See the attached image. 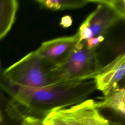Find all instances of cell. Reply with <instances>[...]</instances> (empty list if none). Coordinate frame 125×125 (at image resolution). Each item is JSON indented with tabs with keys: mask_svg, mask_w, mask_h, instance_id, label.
<instances>
[{
	"mask_svg": "<svg viewBox=\"0 0 125 125\" xmlns=\"http://www.w3.org/2000/svg\"><path fill=\"white\" fill-rule=\"evenodd\" d=\"M0 68V88L11 98L7 105L16 113L21 108L43 113L67 107L87 99L97 89L94 79L54 83L40 88L15 85L7 81Z\"/></svg>",
	"mask_w": 125,
	"mask_h": 125,
	"instance_id": "cell-1",
	"label": "cell"
},
{
	"mask_svg": "<svg viewBox=\"0 0 125 125\" xmlns=\"http://www.w3.org/2000/svg\"><path fill=\"white\" fill-rule=\"evenodd\" d=\"M96 49L88 47L84 41L78 43L63 62L51 68L50 85L94 79L102 67Z\"/></svg>",
	"mask_w": 125,
	"mask_h": 125,
	"instance_id": "cell-2",
	"label": "cell"
},
{
	"mask_svg": "<svg viewBox=\"0 0 125 125\" xmlns=\"http://www.w3.org/2000/svg\"><path fill=\"white\" fill-rule=\"evenodd\" d=\"M51 68L50 65L33 51L3 69L2 74L7 81L15 85L40 88L50 85Z\"/></svg>",
	"mask_w": 125,
	"mask_h": 125,
	"instance_id": "cell-3",
	"label": "cell"
},
{
	"mask_svg": "<svg viewBox=\"0 0 125 125\" xmlns=\"http://www.w3.org/2000/svg\"><path fill=\"white\" fill-rule=\"evenodd\" d=\"M42 120L43 125H110L94 106L92 99L69 107L54 109Z\"/></svg>",
	"mask_w": 125,
	"mask_h": 125,
	"instance_id": "cell-4",
	"label": "cell"
},
{
	"mask_svg": "<svg viewBox=\"0 0 125 125\" xmlns=\"http://www.w3.org/2000/svg\"><path fill=\"white\" fill-rule=\"evenodd\" d=\"M88 2L96 3L97 6L78 29V43L99 37L104 38L111 27L123 20L116 12L101 0H88Z\"/></svg>",
	"mask_w": 125,
	"mask_h": 125,
	"instance_id": "cell-5",
	"label": "cell"
},
{
	"mask_svg": "<svg viewBox=\"0 0 125 125\" xmlns=\"http://www.w3.org/2000/svg\"><path fill=\"white\" fill-rule=\"evenodd\" d=\"M78 31L73 35L59 37L43 42L34 50L37 55L52 67L63 62L78 43Z\"/></svg>",
	"mask_w": 125,
	"mask_h": 125,
	"instance_id": "cell-6",
	"label": "cell"
},
{
	"mask_svg": "<svg viewBox=\"0 0 125 125\" xmlns=\"http://www.w3.org/2000/svg\"><path fill=\"white\" fill-rule=\"evenodd\" d=\"M125 72V55L121 53L111 62L102 66L94 78L96 89L105 96L119 87L118 83Z\"/></svg>",
	"mask_w": 125,
	"mask_h": 125,
	"instance_id": "cell-7",
	"label": "cell"
},
{
	"mask_svg": "<svg viewBox=\"0 0 125 125\" xmlns=\"http://www.w3.org/2000/svg\"><path fill=\"white\" fill-rule=\"evenodd\" d=\"M94 105L98 109L108 108L124 117L125 114V88L118 87L101 98L100 100L94 101Z\"/></svg>",
	"mask_w": 125,
	"mask_h": 125,
	"instance_id": "cell-8",
	"label": "cell"
},
{
	"mask_svg": "<svg viewBox=\"0 0 125 125\" xmlns=\"http://www.w3.org/2000/svg\"><path fill=\"white\" fill-rule=\"evenodd\" d=\"M18 7L19 3L16 0H0V40L11 29Z\"/></svg>",
	"mask_w": 125,
	"mask_h": 125,
	"instance_id": "cell-9",
	"label": "cell"
},
{
	"mask_svg": "<svg viewBox=\"0 0 125 125\" xmlns=\"http://www.w3.org/2000/svg\"><path fill=\"white\" fill-rule=\"evenodd\" d=\"M40 7L53 11L82 8L86 5L88 0H36Z\"/></svg>",
	"mask_w": 125,
	"mask_h": 125,
	"instance_id": "cell-10",
	"label": "cell"
},
{
	"mask_svg": "<svg viewBox=\"0 0 125 125\" xmlns=\"http://www.w3.org/2000/svg\"><path fill=\"white\" fill-rule=\"evenodd\" d=\"M116 12L123 20L125 17V1L124 0H101Z\"/></svg>",
	"mask_w": 125,
	"mask_h": 125,
	"instance_id": "cell-11",
	"label": "cell"
},
{
	"mask_svg": "<svg viewBox=\"0 0 125 125\" xmlns=\"http://www.w3.org/2000/svg\"><path fill=\"white\" fill-rule=\"evenodd\" d=\"M22 125H43L42 120L33 116H27L24 117Z\"/></svg>",
	"mask_w": 125,
	"mask_h": 125,
	"instance_id": "cell-12",
	"label": "cell"
},
{
	"mask_svg": "<svg viewBox=\"0 0 125 125\" xmlns=\"http://www.w3.org/2000/svg\"><path fill=\"white\" fill-rule=\"evenodd\" d=\"M72 21L70 16H65L62 18L60 25L63 27H68L71 25Z\"/></svg>",
	"mask_w": 125,
	"mask_h": 125,
	"instance_id": "cell-13",
	"label": "cell"
},
{
	"mask_svg": "<svg viewBox=\"0 0 125 125\" xmlns=\"http://www.w3.org/2000/svg\"><path fill=\"white\" fill-rule=\"evenodd\" d=\"M2 121V118H1V112H0V123Z\"/></svg>",
	"mask_w": 125,
	"mask_h": 125,
	"instance_id": "cell-14",
	"label": "cell"
},
{
	"mask_svg": "<svg viewBox=\"0 0 125 125\" xmlns=\"http://www.w3.org/2000/svg\"><path fill=\"white\" fill-rule=\"evenodd\" d=\"M1 67V64H0V68Z\"/></svg>",
	"mask_w": 125,
	"mask_h": 125,
	"instance_id": "cell-15",
	"label": "cell"
}]
</instances>
